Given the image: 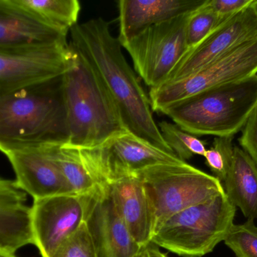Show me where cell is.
Segmentation results:
<instances>
[{
    "instance_id": "obj_28",
    "label": "cell",
    "mask_w": 257,
    "mask_h": 257,
    "mask_svg": "<svg viewBox=\"0 0 257 257\" xmlns=\"http://www.w3.org/2000/svg\"><path fill=\"white\" fill-rule=\"evenodd\" d=\"M253 0H208L207 6L217 15L230 18L253 3Z\"/></svg>"
},
{
    "instance_id": "obj_26",
    "label": "cell",
    "mask_w": 257,
    "mask_h": 257,
    "mask_svg": "<svg viewBox=\"0 0 257 257\" xmlns=\"http://www.w3.org/2000/svg\"><path fill=\"white\" fill-rule=\"evenodd\" d=\"M51 257H96L85 221L57 249Z\"/></svg>"
},
{
    "instance_id": "obj_27",
    "label": "cell",
    "mask_w": 257,
    "mask_h": 257,
    "mask_svg": "<svg viewBox=\"0 0 257 257\" xmlns=\"http://www.w3.org/2000/svg\"><path fill=\"white\" fill-rule=\"evenodd\" d=\"M238 142L257 167V106L241 129Z\"/></svg>"
},
{
    "instance_id": "obj_22",
    "label": "cell",
    "mask_w": 257,
    "mask_h": 257,
    "mask_svg": "<svg viewBox=\"0 0 257 257\" xmlns=\"http://www.w3.org/2000/svg\"><path fill=\"white\" fill-rule=\"evenodd\" d=\"M158 127L166 144L181 161L187 162L194 155H205L207 149L204 140L166 121L160 122Z\"/></svg>"
},
{
    "instance_id": "obj_3",
    "label": "cell",
    "mask_w": 257,
    "mask_h": 257,
    "mask_svg": "<svg viewBox=\"0 0 257 257\" xmlns=\"http://www.w3.org/2000/svg\"><path fill=\"white\" fill-rule=\"evenodd\" d=\"M75 55V63L62 76L66 143L79 149L96 147L128 131L102 81L84 59Z\"/></svg>"
},
{
    "instance_id": "obj_30",
    "label": "cell",
    "mask_w": 257,
    "mask_h": 257,
    "mask_svg": "<svg viewBox=\"0 0 257 257\" xmlns=\"http://www.w3.org/2000/svg\"><path fill=\"white\" fill-rule=\"evenodd\" d=\"M0 257H18L16 256L15 253L5 251V250H0Z\"/></svg>"
},
{
    "instance_id": "obj_11",
    "label": "cell",
    "mask_w": 257,
    "mask_h": 257,
    "mask_svg": "<svg viewBox=\"0 0 257 257\" xmlns=\"http://www.w3.org/2000/svg\"><path fill=\"white\" fill-rule=\"evenodd\" d=\"M85 197L63 194L33 200L30 211L33 245L42 257L57 249L85 221Z\"/></svg>"
},
{
    "instance_id": "obj_14",
    "label": "cell",
    "mask_w": 257,
    "mask_h": 257,
    "mask_svg": "<svg viewBox=\"0 0 257 257\" xmlns=\"http://www.w3.org/2000/svg\"><path fill=\"white\" fill-rule=\"evenodd\" d=\"M15 175V184L33 200L75 194L50 158L45 146L6 154Z\"/></svg>"
},
{
    "instance_id": "obj_24",
    "label": "cell",
    "mask_w": 257,
    "mask_h": 257,
    "mask_svg": "<svg viewBox=\"0 0 257 257\" xmlns=\"http://www.w3.org/2000/svg\"><path fill=\"white\" fill-rule=\"evenodd\" d=\"M224 243L236 257H257V226L247 219L242 224H234Z\"/></svg>"
},
{
    "instance_id": "obj_15",
    "label": "cell",
    "mask_w": 257,
    "mask_h": 257,
    "mask_svg": "<svg viewBox=\"0 0 257 257\" xmlns=\"http://www.w3.org/2000/svg\"><path fill=\"white\" fill-rule=\"evenodd\" d=\"M67 33L48 25L17 4L0 0V49L67 42Z\"/></svg>"
},
{
    "instance_id": "obj_1",
    "label": "cell",
    "mask_w": 257,
    "mask_h": 257,
    "mask_svg": "<svg viewBox=\"0 0 257 257\" xmlns=\"http://www.w3.org/2000/svg\"><path fill=\"white\" fill-rule=\"evenodd\" d=\"M69 33L71 48L102 81L128 132L173 153L154 120L149 95L126 61L121 44L111 33L110 23L102 18L90 19L75 24Z\"/></svg>"
},
{
    "instance_id": "obj_2",
    "label": "cell",
    "mask_w": 257,
    "mask_h": 257,
    "mask_svg": "<svg viewBox=\"0 0 257 257\" xmlns=\"http://www.w3.org/2000/svg\"><path fill=\"white\" fill-rule=\"evenodd\" d=\"M62 76L0 95V152L5 155L67 143Z\"/></svg>"
},
{
    "instance_id": "obj_16",
    "label": "cell",
    "mask_w": 257,
    "mask_h": 257,
    "mask_svg": "<svg viewBox=\"0 0 257 257\" xmlns=\"http://www.w3.org/2000/svg\"><path fill=\"white\" fill-rule=\"evenodd\" d=\"M207 0H120L119 10L120 43L133 39L148 27L185 15L202 7Z\"/></svg>"
},
{
    "instance_id": "obj_9",
    "label": "cell",
    "mask_w": 257,
    "mask_h": 257,
    "mask_svg": "<svg viewBox=\"0 0 257 257\" xmlns=\"http://www.w3.org/2000/svg\"><path fill=\"white\" fill-rule=\"evenodd\" d=\"M77 149L96 184L133 176L157 164L185 162L175 154L159 149L128 131L101 146Z\"/></svg>"
},
{
    "instance_id": "obj_29",
    "label": "cell",
    "mask_w": 257,
    "mask_h": 257,
    "mask_svg": "<svg viewBox=\"0 0 257 257\" xmlns=\"http://www.w3.org/2000/svg\"><path fill=\"white\" fill-rule=\"evenodd\" d=\"M137 257H168L167 254L160 251L158 246L150 242L142 246Z\"/></svg>"
},
{
    "instance_id": "obj_7",
    "label": "cell",
    "mask_w": 257,
    "mask_h": 257,
    "mask_svg": "<svg viewBox=\"0 0 257 257\" xmlns=\"http://www.w3.org/2000/svg\"><path fill=\"white\" fill-rule=\"evenodd\" d=\"M257 74V38L241 44L193 75L150 89L153 111L169 107L213 88L245 79Z\"/></svg>"
},
{
    "instance_id": "obj_6",
    "label": "cell",
    "mask_w": 257,
    "mask_h": 257,
    "mask_svg": "<svg viewBox=\"0 0 257 257\" xmlns=\"http://www.w3.org/2000/svg\"><path fill=\"white\" fill-rule=\"evenodd\" d=\"M136 175L148 198L154 233L177 213L225 192L217 178L187 162L157 164Z\"/></svg>"
},
{
    "instance_id": "obj_10",
    "label": "cell",
    "mask_w": 257,
    "mask_h": 257,
    "mask_svg": "<svg viewBox=\"0 0 257 257\" xmlns=\"http://www.w3.org/2000/svg\"><path fill=\"white\" fill-rule=\"evenodd\" d=\"M67 42L0 49V95L62 76L75 63Z\"/></svg>"
},
{
    "instance_id": "obj_12",
    "label": "cell",
    "mask_w": 257,
    "mask_h": 257,
    "mask_svg": "<svg viewBox=\"0 0 257 257\" xmlns=\"http://www.w3.org/2000/svg\"><path fill=\"white\" fill-rule=\"evenodd\" d=\"M85 197V223L96 257H137L142 249L116 210L105 183Z\"/></svg>"
},
{
    "instance_id": "obj_23",
    "label": "cell",
    "mask_w": 257,
    "mask_h": 257,
    "mask_svg": "<svg viewBox=\"0 0 257 257\" xmlns=\"http://www.w3.org/2000/svg\"><path fill=\"white\" fill-rule=\"evenodd\" d=\"M207 1L202 7L194 11L189 18L186 28L187 51L199 45L211 32L229 18L217 15L207 6Z\"/></svg>"
},
{
    "instance_id": "obj_21",
    "label": "cell",
    "mask_w": 257,
    "mask_h": 257,
    "mask_svg": "<svg viewBox=\"0 0 257 257\" xmlns=\"http://www.w3.org/2000/svg\"><path fill=\"white\" fill-rule=\"evenodd\" d=\"M36 18L65 33L78 24L81 4L78 0H15Z\"/></svg>"
},
{
    "instance_id": "obj_19",
    "label": "cell",
    "mask_w": 257,
    "mask_h": 257,
    "mask_svg": "<svg viewBox=\"0 0 257 257\" xmlns=\"http://www.w3.org/2000/svg\"><path fill=\"white\" fill-rule=\"evenodd\" d=\"M223 183L231 203L246 218L257 220V167L239 146H234L232 164Z\"/></svg>"
},
{
    "instance_id": "obj_31",
    "label": "cell",
    "mask_w": 257,
    "mask_h": 257,
    "mask_svg": "<svg viewBox=\"0 0 257 257\" xmlns=\"http://www.w3.org/2000/svg\"><path fill=\"white\" fill-rule=\"evenodd\" d=\"M252 6H253V9H254L255 12H256L257 15V0H254V1H253Z\"/></svg>"
},
{
    "instance_id": "obj_25",
    "label": "cell",
    "mask_w": 257,
    "mask_h": 257,
    "mask_svg": "<svg viewBox=\"0 0 257 257\" xmlns=\"http://www.w3.org/2000/svg\"><path fill=\"white\" fill-rule=\"evenodd\" d=\"M234 136L215 137L213 146L205 152V162L220 182H224L232 162Z\"/></svg>"
},
{
    "instance_id": "obj_8",
    "label": "cell",
    "mask_w": 257,
    "mask_h": 257,
    "mask_svg": "<svg viewBox=\"0 0 257 257\" xmlns=\"http://www.w3.org/2000/svg\"><path fill=\"white\" fill-rule=\"evenodd\" d=\"M193 12L148 27L122 44L136 73L150 89L164 84L187 51L186 28Z\"/></svg>"
},
{
    "instance_id": "obj_18",
    "label": "cell",
    "mask_w": 257,
    "mask_h": 257,
    "mask_svg": "<svg viewBox=\"0 0 257 257\" xmlns=\"http://www.w3.org/2000/svg\"><path fill=\"white\" fill-rule=\"evenodd\" d=\"M30 211L27 193L0 177V250L15 253L33 244Z\"/></svg>"
},
{
    "instance_id": "obj_5",
    "label": "cell",
    "mask_w": 257,
    "mask_h": 257,
    "mask_svg": "<svg viewBox=\"0 0 257 257\" xmlns=\"http://www.w3.org/2000/svg\"><path fill=\"white\" fill-rule=\"evenodd\" d=\"M236 207L223 193L189 207L162 223L151 242L182 257H202L224 241Z\"/></svg>"
},
{
    "instance_id": "obj_20",
    "label": "cell",
    "mask_w": 257,
    "mask_h": 257,
    "mask_svg": "<svg viewBox=\"0 0 257 257\" xmlns=\"http://www.w3.org/2000/svg\"><path fill=\"white\" fill-rule=\"evenodd\" d=\"M45 149L73 193L84 196L96 188L98 184L83 163L77 148L59 143L46 145Z\"/></svg>"
},
{
    "instance_id": "obj_17",
    "label": "cell",
    "mask_w": 257,
    "mask_h": 257,
    "mask_svg": "<svg viewBox=\"0 0 257 257\" xmlns=\"http://www.w3.org/2000/svg\"><path fill=\"white\" fill-rule=\"evenodd\" d=\"M105 183L116 210L135 241L141 246L151 242L152 215L142 181L136 175Z\"/></svg>"
},
{
    "instance_id": "obj_4",
    "label": "cell",
    "mask_w": 257,
    "mask_h": 257,
    "mask_svg": "<svg viewBox=\"0 0 257 257\" xmlns=\"http://www.w3.org/2000/svg\"><path fill=\"white\" fill-rule=\"evenodd\" d=\"M256 106L257 74L201 92L163 114L196 137H229L241 131Z\"/></svg>"
},
{
    "instance_id": "obj_13",
    "label": "cell",
    "mask_w": 257,
    "mask_h": 257,
    "mask_svg": "<svg viewBox=\"0 0 257 257\" xmlns=\"http://www.w3.org/2000/svg\"><path fill=\"white\" fill-rule=\"evenodd\" d=\"M252 4L232 15L187 51L164 84L184 79L241 44L257 38V15Z\"/></svg>"
}]
</instances>
